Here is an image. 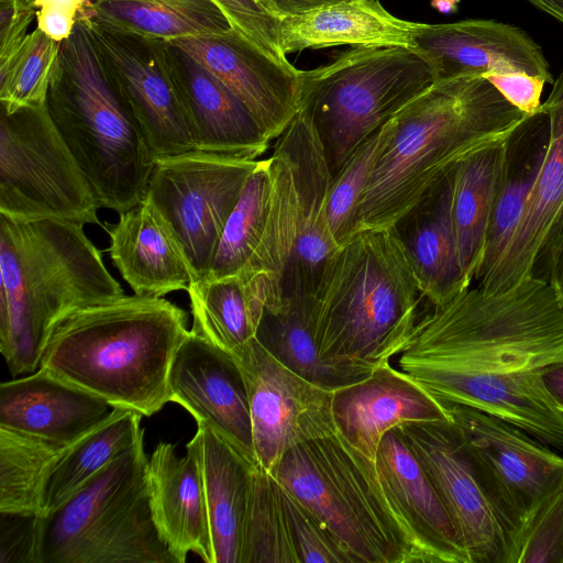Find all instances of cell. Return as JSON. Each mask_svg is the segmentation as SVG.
I'll list each match as a JSON object with an SVG mask.
<instances>
[{
    "mask_svg": "<svg viewBox=\"0 0 563 563\" xmlns=\"http://www.w3.org/2000/svg\"><path fill=\"white\" fill-rule=\"evenodd\" d=\"M563 361V305L549 280L467 288L419 319L398 368L443 404L467 406L563 448V412L542 382Z\"/></svg>",
    "mask_w": 563,
    "mask_h": 563,
    "instance_id": "obj_1",
    "label": "cell"
},
{
    "mask_svg": "<svg viewBox=\"0 0 563 563\" xmlns=\"http://www.w3.org/2000/svg\"><path fill=\"white\" fill-rule=\"evenodd\" d=\"M531 118L486 78L433 82L383 125L356 233L393 227L460 163L510 143Z\"/></svg>",
    "mask_w": 563,
    "mask_h": 563,
    "instance_id": "obj_2",
    "label": "cell"
},
{
    "mask_svg": "<svg viewBox=\"0 0 563 563\" xmlns=\"http://www.w3.org/2000/svg\"><path fill=\"white\" fill-rule=\"evenodd\" d=\"M187 323V312L163 297L122 295L88 305L55 323L38 368L150 417L169 401L168 373Z\"/></svg>",
    "mask_w": 563,
    "mask_h": 563,
    "instance_id": "obj_3",
    "label": "cell"
},
{
    "mask_svg": "<svg viewBox=\"0 0 563 563\" xmlns=\"http://www.w3.org/2000/svg\"><path fill=\"white\" fill-rule=\"evenodd\" d=\"M422 295L393 228L356 233L328 263L311 323L325 364L364 378L408 344Z\"/></svg>",
    "mask_w": 563,
    "mask_h": 563,
    "instance_id": "obj_4",
    "label": "cell"
},
{
    "mask_svg": "<svg viewBox=\"0 0 563 563\" xmlns=\"http://www.w3.org/2000/svg\"><path fill=\"white\" fill-rule=\"evenodd\" d=\"M122 295L84 224L0 214V352L13 377L38 369L60 318Z\"/></svg>",
    "mask_w": 563,
    "mask_h": 563,
    "instance_id": "obj_5",
    "label": "cell"
},
{
    "mask_svg": "<svg viewBox=\"0 0 563 563\" xmlns=\"http://www.w3.org/2000/svg\"><path fill=\"white\" fill-rule=\"evenodd\" d=\"M46 106L101 207L120 214L146 198L155 156L81 20L60 44Z\"/></svg>",
    "mask_w": 563,
    "mask_h": 563,
    "instance_id": "obj_6",
    "label": "cell"
},
{
    "mask_svg": "<svg viewBox=\"0 0 563 563\" xmlns=\"http://www.w3.org/2000/svg\"><path fill=\"white\" fill-rule=\"evenodd\" d=\"M272 474L323 522L351 563H423L376 462L339 432L294 446Z\"/></svg>",
    "mask_w": 563,
    "mask_h": 563,
    "instance_id": "obj_7",
    "label": "cell"
},
{
    "mask_svg": "<svg viewBox=\"0 0 563 563\" xmlns=\"http://www.w3.org/2000/svg\"><path fill=\"white\" fill-rule=\"evenodd\" d=\"M143 435L64 505L35 517L33 563H177L155 527Z\"/></svg>",
    "mask_w": 563,
    "mask_h": 563,
    "instance_id": "obj_8",
    "label": "cell"
},
{
    "mask_svg": "<svg viewBox=\"0 0 563 563\" xmlns=\"http://www.w3.org/2000/svg\"><path fill=\"white\" fill-rule=\"evenodd\" d=\"M308 113L332 178L355 150L434 78L427 62L401 46L352 47L330 63L300 70Z\"/></svg>",
    "mask_w": 563,
    "mask_h": 563,
    "instance_id": "obj_9",
    "label": "cell"
},
{
    "mask_svg": "<svg viewBox=\"0 0 563 563\" xmlns=\"http://www.w3.org/2000/svg\"><path fill=\"white\" fill-rule=\"evenodd\" d=\"M100 207L46 104L0 109V214L102 227Z\"/></svg>",
    "mask_w": 563,
    "mask_h": 563,
    "instance_id": "obj_10",
    "label": "cell"
},
{
    "mask_svg": "<svg viewBox=\"0 0 563 563\" xmlns=\"http://www.w3.org/2000/svg\"><path fill=\"white\" fill-rule=\"evenodd\" d=\"M397 429L443 503L471 563H516L523 522L452 420Z\"/></svg>",
    "mask_w": 563,
    "mask_h": 563,
    "instance_id": "obj_11",
    "label": "cell"
},
{
    "mask_svg": "<svg viewBox=\"0 0 563 563\" xmlns=\"http://www.w3.org/2000/svg\"><path fill=\"white\" fill-rule=\"evenodd\" d=\"M257 164L199 150L155 157L146 199L176 238L192 280L208 277L225 222Z\"/></svg>",
    "mask_w": 563,
    "mask_h": 563,
    "instance_id": "obj_12",
    "label": "cell"
},
{
    "mask_svg": "<svg viewBox=\"0 0 563 563\" xmlns=\"http://www.w3.org/2000/svg\"><path fill=\"white\" fill-rule=\"evenodd\" d=\"M80 20L154 156L195 150L168 43L118 31L91 16Z\"/></svg>",
    "mask_w": 563,
    "mask_h": 563,
    "instance_id": "obj_13",
    "label": "cell"
},
{
    "mask_svg": "<svg viewBox=\"0 0 563 563\" xmlns=\"http://www.w3.org/2000/svg\"><path fill=\"white\" fill-rule=\"evenodd\" d=\"M233 358L247 395L254 454L266 471L272 473L294 446L336 432L334 390L289 369L256 336Z\"/></svg>",
    "mask_w": 563,
    "mask_h": 563,
    "instance_id": "obj_14",
    "label": "cell"
},
{
    "mask_svg": "<svg viewBox=\"0 0 563 563\" xmlns=\"http://www.w3.org/2000/svg\"><path fill=\"white\" fill-rule=\"evenodd\" d=\"M412 49L427 62L434 82L509 74L554 82L541 46L521 27L493 19L419 23Z\"/></svg>",
    "mask_w": 563,
    "mask_h": 563,
    "instance_id": "obj_15",
    "label": "cell"
},
{
    "mask_svg": "<svg viewBox=\"0 0 563 563\" xmlns=\"http://www.w3.org/2000/svg\"><path fill=\"white\" fill-rule=\"evenodd\" d=\"M218 77L277 139L301 108L300 70L268 56L234 29L166 41Z\"/></svg>",
    "mask_w": 563,
    "mask_h": 563,
    "instance_id": "obj_16",
    "label": "cell"
},
{
    "mask_svg": "<svg viewBox=\"0 0 563 563\" xmlns=\"http://www.w3.org/2000/svg\"><path fill=\"white\" fill-rule=\"evenodd\" d=\"M286 155L298 198V239L284 276L283 300L313 297L324 269L340 246L331 233L327 206L332 176L321 143L300 108L276 145Z\"/></svg>",
    "mask_w": 563,
    "mask_h": 563,
    "instance_id": "obj_17",
    "label": "cell"
},
{
    "mask_svg": "<svg viewBox=\"0 0 563 563\" xmlns=\"http://www.w3.org/2000/svg\"><path fill=\"white\" fill-rule=\"evenodd\" d=\"M169 401L252 462L250 406L241 372L232 355L191 329L177 349L168 373Z\"/></svg>",
    "mask_w": 563,
    "mask_h": 563,
    "instance_id": "obj_18",
    "label": "cell"
},
{
    "mask_svg": "<svg viewBox=\"0 0 563 563\" xmlns=\"http://www.w3.org/2000/svg\"><path fill=\"white\" fill-rule=\"evenodd\" d=\"M444 405L468 449L525 525L534 507L563 479V457L496 416L467 406Z\"/></svg>",
    "mask_w": 563,
    "mask_h": 563,
    "instance_id": "obj_19",
    "label": "cell"
},
{
    "mask_svg": "<svg viewBox=\"0 0 563 563\" xmlns=\"http://www.w3.org/2000/svg\"><path fill=\"white\" fill-rule=\"evenodd\" d=\"M332 412L336 432L373 461L388 431L404 424L451 420L443 402L390 362L335 389Z\"/></svg>",
    "mask_w": 563,
    "mask_h": 563,
    "instance_id": "obj_20",
    "label": "cell"
},
{
    "mask_svg": "<svg viewBox=\"0 0 563 563\" xmlns=\"http://www.w3.org/2000/svg\"><path fill=\"white\" fill-rule=\"evenodd\" d=\"M150 505L158 534L177 563L189 552L213 563L209 517L198 449L194 438L179 456L159 442L147 461Z\"/></svg>",
    "mask_w": 563,
    "mask_h": 563,
    "instance_id": "obj_21",
    "label": "cell"
},
{
    "mask_svg": "<svg viewBox=\"0 0 563 563\" xmlns=\"http://www.w3.org/2000/svg\"><path fill=\"white\" fill-rule=\"evenodd\" d=\"M115 407L38 368L0 385V428L70 445Z\"/></svg>",
    "mask_w": 563,
    "mask_h": 563,
    "instance_id": "obj_22",
    "label": "cell"
},
{
    "mask_svg": "<svg viewBox=\"0 0 563 563\" xmlns=\"http://www.w3.org/2000/svg\"><path fill=\"white\" fill-rule=\"evenodd\" d=\"M168 45L195 150L250 161L263 155L272 140L247 107L191 56Z\"/></svg>",
    "mask_w": 563,
    "mask_h": 563,
    "instance_id": "obj_23",
    "label": "cell"
},
{
    "mask_svg": "<svg viewBox=\"0 0 563 563\" xmlns=\"http://www.w3.org/2000/svg\"><path fill=\"white\" fill-rule=\"evenodd\" d=\"M102 228L110 238L108 252L134 295L161 298L188 291L192 274L167 222L145 198Z\"/></svg>",
    "mask_w": 563,
    "mask_h": 563,
    "instance_id": "obj_24",
    "label": "cell"
},
{
    "mask_svg": "<svg viewBox=\"0 0 563 563\" xmlns=\"http://www.w3.org/2000/svg\"><path fill=\"white\" fill-rule=\"evenodd\" d=\"M375 462L417 541L423 563H471L450 515L397 428L383 437Z\"/></svg>",
    "mask_w": 563,
    "mask_h": 563,
    "instance_id": "obj_25",
    "label": "cell"
},
{
    "mask_svg": "<svg viewBox=\"0 0 563 563\" xmlns=\"http://www.w3.org/2000/svg\"><path fill=\"white\" fill-rule=\"evenodd\" d=\"M452 173L430 188L393 227L420 290L433 308L470 288L452 222Z\"/></svg>",
    "mask_w": 563,
    "mask_h": 563,
    "instance_id": "obj_26",
    "label": "cell"
},
{
    "mask_svg": "<svg viewBox=\"0 0 563 563\" xmlns=\"http://www.w3.org/2000/svg\"><path fill=\"white\" fill-rule=\"evenodd\" d=\"M418 25L390 14L378 0H341L280 20L279 45L285 55L338 45L412 48Z\"/></svg>",
    "mask_w": 563,
    "mask_h": 563,
    "instance_id": "obj_27",
    "label": "cell"
},
{
    "mask_svg": "<svg viewBox=\"0 0 563 563\" xmlns=\"http://www.w3.org/2000/svg\"><path fill=\"white\" fill-rule=\"evenodd\" d=\"M269 159L272 192L268 217L260 243L240 272L258 325L264 310L284 307L283 282L298 239V198L290 164L274 147Z\"/></svg>",
    "mask_w": 563,
    "mask_h": 563,
    "instance_id": "obj_28",
    "label": "cell"
},
{
    "mask_svg": "<svg viewBox=\"0 0 563 563\" xmlns=\"http://www.w3.org/2000/svg\"><path fill=\"white\" fill-rule=\"evenodd\" d=\"M202 474L213 563H240L252 462L205 426L194 435Z\"/></svg>",
    "mask_w": 563,
    "mask_h": 563,
    "instance_id": "obj_29",
    "label": "cell"
},
{
    "mask_svg": "<svg viewBox=\"0 0 563 563\" xmlns=\"http://www.w3.org/2000/svg\"><path fill=\"white\" fill-rule=\"evenodd\" d=\"M509 145L496 146L460 163L452 172V222L465 282L477 279L498 189L509 174Z\"/></svg>",
    "mask_w": 563,
    "mask_h": 563,
    "instance_id": "obj_30",
    "label": "cell"
},
{
    "mask_svg": "<svg viewBox=\"0 0 563 563\" xmlns=\"http://www.w3.org/2000/svg\"><path fill=\"white\" fill-rule=\"evenodd\" d=\"M142 415L115 408L92 431L68 445L51 465L42 487L41 514L46 516L64 505L142 435Z\"/></svg>",
    "mask_w": 563,
    "mask_h": 563,
    "instance_id": "obj_31",
    "label": "cell"
},
{
    "mask_svg": "<svg viewBox=\"0 0 563 563\" xmlns=\"http://www.w3.org/2000/svg\"><path fill=\"white\" fill-rule=\"evenodd\" d=\"M89 14L121 32L173 40L233 29L212 0H88ZM84 19V18H82Z\"/></svg>",
    "mask_w": 563,
    "mask_h": 563,
    "instance_id": "obj_32",
    "label": "cell"
},
{
    "mask_svg": "<svg viewBox=\"0 0 563 563\" xmlns=\"http://www.w3.org/2000/svg\"><path fill=\"white\" fill-rule=\"evenodd\" d=\"M311 306L312 297H301L278 311L264 310L255 336L285 366L323 388L335 390L363 379L321 361L312 332Z\"/></svg>",
    "mask_w": 563,
    "mask_h": 563,
    "instance_id": "obj_33",
    "label": "cell"
},
{
    "mask_svg": "<svg viewBox=\"0 0 563 563\" xmlns=\"http://www.w3.org/2000/svg\"><path fill=\"white\" fill-rule=\"evenodd\" d=\"M191 330L234 355L256 335L244 282L239 275L194 279L188 289Z\"/></svg>",
    "mask_w": 563,
    "mask_h": 563,
    "instance_id": "obj_34",
    "label": "cell"
},
{
    "mask_svg": "<svg viewBox=\"0 0 563 563\" xmlns=\"http://www.w3.org/2000/svg\"><path fill=\"white\" fill-rule=\"evenodd\" d=\"M240 563H299L278 482L258 463L250 473Z\"/></svg>",
    "mask_w": 563,
    "mask_h": 563,
    "instance_id": "obj_35",
    "label": "cell"
},
{
    "mask_svg": "<svg viewBox=\"0 0 563 563\" xmlns=\"http://www.w3.org/2000/svg\"><path fill=\"white\" fill-rule=\"evenodd\" d=\"M67 446L0 428V514L40 516L45 476Z\"/></svg>",
    "mask_w": 563,
    "mask_h": 563,
    "instance_id": "obj_36",
    "label": "cell"
},
{
    "mask_svg": "<svg viewBox=\"0 0 563 563\" xmlns=\"http://www.w3.org/2000/svg\"><path fill=\"white\" fill-rule=\"evenodd\" d=\"M272 192L269 159L258 161L221 233L207 278L239 275L264 232Z\"/></svg>",
    "mask_w": 563,
    "mask_h": 563,
    "instance_id": "obj_37",
    "label": "cell"
},
{
    "mask_svg": "<svg viewBox=\"0 0 563 563\" xmlns=\"http://www.w3.org/2000/svg\"><path fill=\"white\" fill-rule=\"evenodd\" d=\"M62 42L35 27L0 64V109L7 113L46 104Z\"/></svg>",
    "mask_w": 563,
    "mask_h": 563,
    "instance_id": "obj_38",
    "label": "cell"
},
{
    "mask_svg": "<svg viewBox=\"0 0 563 563\" xmlns=\"http://www.w3.org/2000/svg\"><path fill=\"white\" fill-rule=\"evenodd\" d=\"M382 128L355 150L332 179L327 216L333 239L340 247L356 234L357 206L378 155Z\"/></svg>",
    "mask_w": 563,
    "mask_h": 563,
    "instance_id": "obj_39",
    "label": "cell"
},
{
    "mask_svg": "<svg viewBox=\"0 0 563 563\" xmlns=\"http://www.w3.org/2000/svg\"><path fill=\"white\" fill-rule=\"evenodd\" d=\"M516 563H563V479L527 517Z\"/></svg>",
    "mask_w": 563,
    "mask_h": 563,
    "instance_id": "obj_40",
    "label": "cell"
},
{
    "mask_svg": "<svg viewBox=\"0 0 563 563\" xmlns=\"http://www.w3.org/2000/svg\"><path fill=\"white\" fill-rule=\"evenodd\" d=\"M278 486L299 563H351L323 522L279 483Z\"/></svg>",
    "mask_w": 563,
    "mask_h": 563,
    "instance_id": "obj_41",
    "label": "cell"
},
{
    "mask_svg": "<svg viewBox=\"0 0 563 563\" xmlns=\"http://www.w3.org/2000/svg\"><path fill=\"white\" fill-rule=\"evenodd\" d=\"M533 176L532 167L529 174L516 177H510L508 174L503 180L489 218L484 264L479 276L496 263L516 230L533 183Z\"/></svg>",
    "mask_w": 563,
    "mask_h": 563,
    "instance_id": "obj_42",
    "label": "cell"
},
{
    "mask_svg": "<svg viewBox=\"0 0 563 563\" xmlns=\"http://www.w3.org/2000/svg\"><path fill=\"white\" fill-rule=\"evenodd\" d=\"M231 26L277 62L290 65L279 45L280 20L255 0H212Z\"/></svg>",
    "mask_w": 563,
    "mask_h": 563,
    "instance_id": "obj_43",
    "label": "cell"
},
{
    "mask_svg": "<svg viewBox=\"0 0 563 563\" xmlns=\"http://www.w3.org/2000/svg\"><path fill=\"white\" fill-rule=\"evenodd\" d=\"M36 27L57 42H63L76 22L89 14L88 0H35Z\"/></svg>",
    "mask_w": 563,
    "mask_h": 563,
    "instance_id": "obj_44",
    "label": "cell"
},
{
    "mask_svg": "<svg viewBox=\"0 0 563 563\" xmlns=\"http://www.w3.org/2000/svg\"><path fill=\"white\" fill-rule=\"evenodd\" d=\"M35 0H0V64L7 62L36 19Z\"/></svg>",
    "mask_w": 563,
    "mask_h": 563,
    "instance_id": "obj_45",
    "label": "cell"
},
{
    "mask_svg": "<svg viewBox=\"0 0 563 563\" xmlns=\"http://www.w3.org/2000/svg\"><path fill=\"white\" fill-rule=\"evenodd\" d=\"M488 79L503 97L523 113L534 117L542 104L541 95L547 84L526 74L490 76Z\"/></svg>",
    "mask_w": 563,
    "mask_h": 563,
    "instance_id": "obj_46",
    "label": "cell"
},
{
    "mask_svg": "<svg viewBox=\"0 0 563 563\" xmlns=\"http://www.w3.org/2000/svg\"><path fill=\"white\" fill-rule=\"evenodd\" d=\"M266 12L283 20L341 0H255Z\"/></svg>",
    "mask_w": 563,
    "mask_h": 563,
    "instance_id": "obj_47",
    "label": "cell"
},
{
    "mask_svg": "<svg viewBox=\"0 0 563 563\" xmlns=\"http://www.w3.org/2000/svg\"><path fill=\"white\" fill-rule=\"evenodd\" d=\"M542 382L555 407L563 412V361L545 367Z\"/></svg>",
    "mask_w": 563,
    "mask_h": 563,
    "instance_id": "obj_48",
    "label": "cell"
},
{
    "mask_svg": "<svg viewBox=\"0 0 563 563\" xmlns=\"http://www.w3.org/2000/svg\"><path fill=\"white\" fill-rule=\"evenodd\" d=\"M548 280L555 289L559 299L563 305V242L553 261Z\"/></svg>",
    "mask_w": 563,
    "mask_h": 563,
    "instance_id": "obj_49",
    "label": "cell"
},
{
    "mask_svg": "<svg viewBox=\"0 0 563 563\" xmlns=\"http://www.w3.org/2000/svg\"><path fill=\"white\" fill-rule=\"evenodd\" d=\"M563 25V0H525Z\"/></svg>",
    "mask_w": 563,
    "mask_h": 563,
    "instance_id": "obj_50",
    "label": "cell"
},
{
    "mask_svg": "<svg viewBox=\"0 0 563 563\" xmlns=\"http://www.w3.org/2000/svg\"><path fill=\"white\" fill-rule=\"evenodd\" d=\"M460 0H431V4L442 13H450L456 10Z\"/></svg>",
    "mask_w": 563,
    "mask_h": 563,
    "instance_id": "obj_51",
    "label": "cell"
}]
</instances>
